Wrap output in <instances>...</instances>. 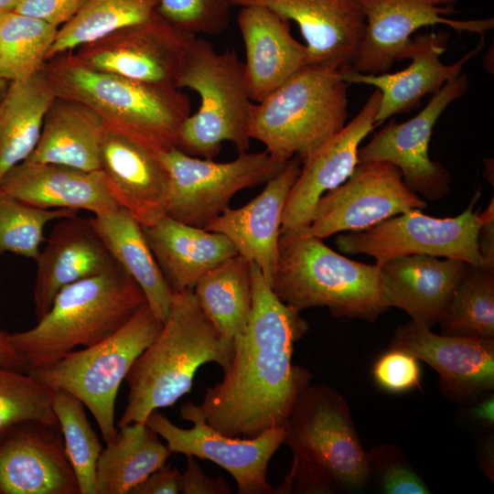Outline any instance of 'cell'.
I'll return each mask as SVG.
<instances>
[{
  "mask_svg": "<svg viewBox=\"0 0 494 494\" xmlns=\"http://www.w3.org/2000/svg\"><path fill=\"white\" fill-rule=\"evenodd\" d=\"M55 98L45 66L26 79L10 81L0 100V184L36 148Z\"/></svg>",
  "mask_w": 494,
  "mask_h": 494,
  "instance_id": "obj_31",
  "label": "cell"
},
{
  "mask_svg": "<svg viewBox=\"0 0 494 494\" xmlns=\"http://www.w3.org/2000/svg\"><path fill=\"white\" fill-rule=\"evenodd\" d=\"M301 164L298 157L291 158L254 199L242 208H229L204 228L226 236L238 254L260 267L269 285L277 263L286 199Z\"/></svg>",
  "mask_w": 494,
  "mask_h": 494,
  "instance_id": "obj_23",
  "label": "cell"
},
{
  "mask_svg": "<svg viewBox=\"0 0 494 494\" xmlns=\"http://www.w3.org/2000/svg\"><path fill=\"white\" fill-rule=\"evenodd\" d=\"M159 156L169 175L166 216L200 228L228 209L237 192L266 183L285 165L265 150L240 153L224 163L200 159L177 147Z\"/></svg>",
  "mask_w": 494,
  "mask_h": 494,
  "instance_id": "obj_10",
  "label": "cell"
},
{
  "mask_svg": "<svg viewBox=\"0 0 494 494\" xmlns=\"http://www.w3.org/2000/svg\"><path fill=\"white\" fill-rule=\"evenodd\" d=\"M90 219L113 260L137 283L153 313L164 322L174 292L152 252L142 225L120 206Z\"/></svg>",
  "mask_w": 494,
  "mask_h": 494,
  "instance_id": "obj_30",
  "label": "cell"
},
{
  "mask_svg": "<svg viewBox=\"0 0 494 494\" xmlns=\"http://www.w3.org/2000/svg\"><path fill=\"white\" fill-rule=\"evenodd\" d=\"M54 390L30 374L0 365V444L19 424H59L52 408Z\"/></svg>",
  "mask_w": 494,
  "mask_h": 494,
  "instance_id": "obj_38",
  "label": "cell"
},
{
  "mask_svg": "<svg viewBox=\"0 0 494 494\" xmlns=\"http://www.w3.org/2000/svg\"><path fill=\"white\" fill-rule=\"evenodd\" d=\"M35 261L33 301L38 320L49 310L60 289L116 264L91 219L78 215L60 219Z\"/></svg>",
  "mask_w": 494,
  "mask_h": 494,
  "instance_id": "obj_24",
  "label": "cell"
},
{
  "mask_svg": "<svg viewBox=\"0 0 494 494\" xmlns=\"http://www.w3.org/2000/svg\"><path fill=\"white\" fill-rule=\"evenodd\" d=\"M252 264L236 254L207 272L193 288L204 313L234 344L244 335L252 315Z\"/></svg>",
  "mask_w": 494,
  "mask_h": 494,
  "instance_id": "obj_33",
  "label": "cell"
},
{
  "mask_svg": "<svg viewBox=\"0 0 494 494\" xmlns=\"http://www.w3.org/2000/svg\"><path fill=\"white\" fill-rule=\"evenodd\" d=\"M100 170L113 199L142 227L152 226L166 216L169 175L159 154L107 129Z\"/></svg>",
  "mask_w": 494,
  "mask_h": 494,
  "instance_id": "obj_22",
  "label": "cell"
},
{
  "mask_svg": "<svg viewBox=\"0 0 494 494\" xmlns=\"http://www.w3.org/2000/svg\"><path fill=\"white\" fill-rule=\"evenodd\" d=\"M233 6H263L300 29L308 64L339 70L350 66L365 28L358 0H231Z\"/></svg>",
  "mask_w": 494,
  "mask_h": 494,
  "instance_id": "obj_21",
  "label": "cell"
},
{
  "mask_svg": "<svg viewBox=\"0 0 494 494\" xmlns=\"http://www.w3.org/2000/svg\"><path fill=\"white\" fill-rule=\"evenodd\" d=\"M87 0H19L15 12L43 20L58 28L69 22Z\"/></svg>",
  "mask_w": 494,
  "mask_h": 494,
  "instance_id": "obj_43",
  "label": "cell"
},
{
  "mask_svg": "<svg viewBox=\"0 0 494 494\" xmlns=\"http://www.w3.org/2000/svg\"><path fill=\"white\" fill-rule=\"evenodd\" d=\"M426 207L425 200L407 188L393 164L358 163L342 184L318 199L305 231L325 239L337 232L362 231L391 217Z\"/></svg>",
  "mask_w": 494,
  "mask_h": 494,
  "instance_id": "obj_13",
  "label": "cell"
},
{
  "mask_svg": "<svg viewBox=\"0 0 494 494\" xmlns=\"http://www.w3.org/2000/svg\"><path fill=\"white\" fill-rule=\"evenodd\" d=\"M0 365L9 368V369L25 372L22 360L11 342L10 334L5 331L1 328H0Z\"/></svg>",
  "mask_w": 494,
  "mask_h": 494,
  "instance_id": "obj_47",
  "label": "cell"
},
{
  "mask_svg": "<svg viewBox=\"0 0 494 494\" xmlns=\"http://www.w3.org/2000/svg\"><path fill=\"white\" fill-rule=\"evenodd\" d=\"M270 287L298 312L328 307L335 317L373 322L390 307L380 265L350 260L305 230L281 232Z\"/></svg>",
  "mask_w": 494,
  "mask_h": 494,
  "instance_id": "obj_6",
  "label": "cell"
},
{
  "mask_svg": "<svg viewBox=\"0 0 494 494\" xmlns=\"http://www.w3.org/2000/svg\"><path fill=\"white\" fill-rule=\"evenodd\" d=\"M0 188L27 204L47 209H83L97 215L119 206L101 170L63 165L24 161L7 172Z\"/></svg>",
  "mask_w": 494,
  "mask_h": 494,
  "instance_id": "obj_27",
  "label": "cell"
},
{
  "mask_svg": "<svg viewBox=\"0 0 494 494\" xmlns=\"http://www.w3.org/2000/svg\"><path fill=\"white\" fill-rule=\"evenodd\" d=\"M175 86L195 91L200 104L185 120L177 148L192 156L213 159L223 142L248 152V121L252 104L249 97L244 64L233 48L216 51L211 43L196 36L179 67Z\"/></svg>",
  "mask_w": 494,
  "mask_h": 494,
  "instance_id": "obj_8",
  "label": "cell"
},
{
  "mask_svg": "<svg viewBox=\"0 0 494 494\" xmlns=\"http://www.w3.org/2000/svg\"><path fill=\"white\" fill-rule=\"evenodd\" d=\"M107 127L88 105L56 96L42 125L38 145L25 160L100 170V154Z\"/></svg>",
  "mask_w": 494,
  "mask_h": 494,
  "instance_id": "obj_29",
  "label": "cell"
},
{
  "mask_svg": "<svg viewBox=\"0 0 494 494\" xmlns=\"http://www.w3.org/2000/svg\"><path fill=\"white\" fill-rule=\"evenodd\" d=\"M52 408L65 451L78 480L80 494H97L96 466L103 449L86 416L84 404L65 390H55Z\"/></svg>",
  "mask_w": 494,
  "mask_h": 494,
  "instance_id": "obj_37",
  "label": "cell"
},
{
  "mask_svg": "<svg viewBox=\"0 0 494 494\" xmlns=\"http://www.w3.org/2000/svg\"><path fill=\"white\" fill-rule=\"evenodd\" d=\"M252 309L220 381L206 389L199 408L229 436L252 438L283 427L311 373L293 364L295 343L308 330L300 312L283 303L252 264Z\"/></svg>",
  "mask_w": 494,
  "mask_h": 494,
  "instance_id": "obj_1",
  "label": "cell"
},
{
  "mask_svg": "<svg viewBox=\"0 0 494 494\" xmlns=\"http://www.w3.org/2000/svg\"><path fill=\"white\" fill-rule=\"evenodd\" d=\"M439 323L444 335L494 338V271L470 265Z\"/></svg>",
  "mask_w": 494,
  "mask_h": 494,
  "instance_id": "obj_36",
  "label": "cell"
},
{
  "mask_svg": "<svg viewBox=\"0 0 494 494\" xmlns=\"http://www.w3.org/2000/svg\"><path fill=\"white\" fill-rule=\"evenodd\" d=\"M146 303L137 283L116 263L110 270L70 284L30 329L10 334L25 372L109 338Z\"/></svg>",
  "mask_w": 494,
  "mask_h": 494,
  "instance_id": "obj_5",
  "label": "cell"
},
{
  "mask_svg": "<svg viewBox=\"0 0 494 494\" xmlns=\"http://www.w3.org/2000/svg\"><path fill=\"white\" fill-rule=\"evenodd\" d=\"M293 464L274 494H336L363 490L370 466L344 397L333 388L310 384L284 425Z\"/></svg>",
  "mask_w": 494,
  "mask_h": 494,
  "instance_id": "obj_3",
  "label": "cell"
},
{
  "mask_svg": "<svg viewBox=\"0 0 494 494\" xmlns=\"http://www.w3.org/2000/svg\"><path fill=\"white\" fill-rule=\"evenodd\" d=\"M162 326L145 303L109 338L27 373L54 391L65 390L80 399L92 413L107 444L118 432L114 416L120 385Z\"/></svg>",
  "mask_w": 494,
  "mask_h": 494,
  "instance_id": "obj_9",
  "label": "cell"
},
{
  "mask_svg": "<svg viewBox=\"0 0 494 494\" xmlns=\"http://www.w3.org/2000/svg\"><path fill=\"white\" fill-rule=\"evenodd\" d=\"M391 348L435 369L442 392L453 401L475 399L494 388V338L438 335L411 320L394 330Z\"/></svg>",
  "mask_w": 494,
  "mask_h": 494,
  "instance_id": "obj_17",
  "label": "cell"
},
{
  "mask_svg": "<svg viewBox=\"0 0 494 494\" xmlns=\"http://www.w3.org/2000/svg\"><path fill=\"white\" fill-rule=\"evenodd\" d=\"M466 75L446 81L415 116L404 123H387L364 146L358 163L390 162L396 166L407 188L421 198L438 200L448 194L450 176L428 155L434 126L448 105L468 90Z\"/></svg>",
  "mask_w": 494,
  "mask_h": 494,
  "instance_id": "obj_15",
  "label": "cell"
},
{
  "mask_svg": "<svg viewBox=\"0 0 494 494\" xmlns=\"http://www.w3.org/2000/svg\"><path fill=\"white\" fill-rule=\"evenodd\" d=\"M1 494H80L60 426L17 424L0 444Z\"/></svg>",
  "mask_w": 494,
  "mask_h": 494,
  "instance_id": "obj_19",
  "label": "cell"
},
{
  "mask_svg": "<svg viewBox=\"0 0 494 494\" xmlns=\"http://www.w3.org/2000/svg\"><path fill=\"white\" fill-rule=\"evenodd\" d=\"M171 454L145 423L119 428L98 458L97 494H130L150 474L166 465Z\"/></svg>",
  "mask_w": 494,
  "mask_h": 494,
  "instance_id": "obj_32",
  "label": "cell"
},
{
  "mask_svg": "<svg viewBox=\"0 0 494 494\" xmlns=\"http://www.w3.org/2000/svg\"><path fill=\"white\" fill-rule=\"evenodd\" d=\"M481 224L478 231V248L488 269L494 271V203L493 198L480 214Z\"/></svg>",
  "mask_w": 494,
  "mask_h": 494,
  "instance_id": "obj_46",
  "label": "cell"
},
{
  "mask_svg": "<svg viewBox=\"0 0 494 494\" xmlns=\"http://www.w3.org/2000/svg\"><path fill=\"white\" fill-rule=\"evenodd\" d=\"M365 17V28L351 67L365 74L388 72L404 59L412 35L427 26L443 24L457 33L485 38L494 27V18L456 20L457 0H358Z\"/></svg>",
  "mask_w": 494,
  "mask_h": 494,
  "instance_id": "obj_16",
  "label": "cell"
},
{
  "mask_svg": "<svg viewBox=\"0 0 494 494\" xmlns=\"http://www.w3.org/2000/svg\"><path fill=\"white\" fill-rule=\"evenodd\" d=\"M180 418L192 424L188 429L173 424L158 410L153 411L145 424L166 440L172 453L209 460L234 478L240 494H274L267 480L269 462L285 437V427L273 428L252 437H234L210 426L199 404L186 402Z\"/></svg>",
  "mask_w": 494,
  "mask_h": 494,
  "instance_id": "obj_12",
  "label": "cell"
},
{
  "mask_svg": "<svg viewBox=\"0 0 494 494\" xmlns=\"http://www.w3.org/2000/svg\"><path fill=\"white\" fill-rule=\"evenodd\" d=\"M152 252L174 293L193 290L207 272L238 254L221 233L167 216L143 227Z\"/></svg>",
  "mask_w": 494,
  "mask_h": 494,
  "instance_id": "obj_28",
  "label": "cell"
},
{
  "mask_svg": "<svg viewBox=\"0 0 494 494\" xmlns=\"http://www.w3.org/2000/svg\"><path fill=\"white\" fill-rule=\"evenodd\" d=\"M233 355L234 343L216 328L194 291L174 293L162 328L125 377L129 392L117 429L145 423L153 411L174 405L190 392L203 364L214 362L225 373Z\"/></svg>",
  "mask_w": 494,
  "mask_h": 494,
  "instance_id": "obj_2",
  "label": "cell"
},
{
  "mask_svg": "<svg viewBox=\"0 0 494 494\" xmlns=\"http://www.w3.org/2000/svg\"><path fill=\"white\" fill-rule=\"evenodd\" d=\"M58 29L15 11L0 15V76L15 81L40 70Z\"/></svg>",
  "mask_w": 494,
  "mask_h": 494,
  "instance_id": "obj_35",
  "label": "cell"
},
{
  "mask_svg": "<svg viewBox=\"0 0 494 494\" xmlns=\"http://www.w3.org/2000/svg\"><path fill=\"white\" fill-rule=\"evenodd\" d=\"M231 0H158L156 11L178 28L216 36L229 25Z\"/></svg>",
  "mask_w": 494,
  "mask_h": 494,
  "instance_id": "obj_40",
  "label": "cell"
},
{
  "mask_svg": "<svg viewBox=\"0 0 494 494\" xmlns=\"http://www.w3.org/2000/svg\"><path fill=\"white\" fill-rule=\"evenodd\" d=\"M237 23L247 91L252 102H260L308 64L307 48L293 37L290 21L268 8L242 6Z\"/></svg>",
  "mask_w": 494,
  "mask_h": 494,
  "instance_id": "obj_25",
  "label": "cell"
},
{
  "mask_svg": "<svg viewBox=\"0 0 494 494\" xmlns=\"http://www.w3.org/2000/svg\"><path fill=\"white\" fill-rule=\"evenodd\" d=\"M19 0H0V15L15 11Z\"/></svg>",
  "mask_w": 494,
  "mask_h": 494,
  "instance_id": "obj_49",
  "label": "cell"
},
{
  "mask_svg": "<svg viewBox=\"0 0 494 494\" xmlns=\"http://www.w3.org/2000/svg\"><path fill=\"white\" fill-rule=\"evenodd\" d=\"M370 477L376 476L381 492L387 494H429L416 469L402 450L392 445L382 444L368 452Z\"/></svg>",
  "mask_w": 494,
  "mask_h": 494,
  "instance_id": "obj_41",
  "label": "cell"
},
{
  "mask_svg": "<svg viewBox=\"0 0 494 494\" xmlns=\"http://www.w3.org/2000/svg\"><path fill=\"white\" fill-rule=\"evenodd\" d=\"M194 37L156 11L145 21L115 30L71 52L95 70L175 86L184 54Z\"/></svg>",
  "mask_w": 494,
  "mask_h": 494,
  "instance_id": "obj_14",
  "label": "cell"
},
{
  "mask_svg": "<svg viewBox=\"0 0 494 494\" xmlns=\"http://www.w3.org/2000/svg\"><path fill=\"white\" fill-rule=\"evenodd\" d=\"M381 266L389 306L404 310L429 328L442 318L470 264L458 259L410 254Z\"/></svg>",
  "mask_w": 494,
  "mask_h": 494,
  "instance_id": "obj_26",
  "label": "cell"
},
{
  "mask_svg": "<svg viewBox=\"0 0 494 494\" xmlns=\"http://www.w3.org/2000/svg\"><path fill=\"white\" fill-rule=\"evenodd\" d=\"M158 0H87L80 11L58 29L47 60L97 40L120 28L147 20Z\"/></svg>",
  "mask_w": 494,
  "mask_h": 494,
  "instance_id": "obj_34",
  "label": "cell"
},
{
  "mask_svg": "<svg viewBox=\"0 0 494 494\" xmlns=\"http://www.w3.org/2000/svg\"><path fill=\"white\" fill-rule=\"evenodd\" d=\"M479 195L478 190L456 217L440 219L411 209L368 229L339 234L336 246L343 253L372 256L378 265L404 255L425 254L488 269L478 248L480 212L473 211Z\"/></svg>",
  "mask_w": 494,
  "mask_h": 494,
  "instance_id": "obj_11",
  "label": "cell"
},
{
  "mask_svg": "<svg viewBox=\"0 0 494 494\" xmlns=\"http://www.w3.org/2000/svg\"><path fill=\"white\" fill-rule=\"evenodd\" d=\"M450 34L446 30L420 33L413 37L404 59L412 62L407 68L393 73L365 74L351 66L338 70L340 78L349 84L374 86L381 92L375 124L398 113H407L419 106L422 98L435 93L446 81L458 77L467 62L484 47V38L456 62L446 65L441 56L447 48Z\"/></svg>",
  "mask_w": 494,
  "mask_h": 494,
  "instance_id": "obj_18",
  "label": "cell"
},
{
  "mask_svg": "<svg viewBox=\"0 0 494 494\" xmlns=\"http://www.w3.org/2000/svg\"><path fill=\"white\" fill-rule=\"evenodd\" d=\"M76 215L71 209L31 206L0 188V256L11 252L36 260L46 242V225Z\"/></svg>",
  "mask_w": 494,
  "mask_h": 494,
  "instance_id": "obj_39",
  "label": "cell"
},
{
  "mask_svg": "<svg viewBox=\"0 0 494 494\" xmlns=\"http://www.w3.org/2000/svg\"><path fill=\"white\" fill-rule=\"evenodd\" d=\"M230 485L222 477H209L199 466L196 457L186 456V468L180 473L181 494H230Z\"/></svg>",
  "mask_w": 494,
  "mask_h": 494,
  "instance_id": "obj_44",
  "label": "cell"
},
{
  "mask_svg": "<svg viewBox=\"0 0 494 494\" xmlns=\"http://www.w3.org/2000/svg\"><path fill=\"white\" fill-rule=\"evenodd\" d=\"M473 415L476 419L489 425L494 422V398L493 395L485 398L474 409Z\"/></svg>",
  "mask_w": 494,
  "mask_h": 494,
  "instance_id": "obj_48",
  "label": "cell"
},
{
  "mask_svg": "<svg viewBox=\"0 0 494 494\" xmlns=\"http://www.w3.org/2000/svg\"><path fill=\"white\" fill-rule=\"evenodd\" d=\"M45 70L56 96L92 108L108 130L157 154L177 147L191 107L188 96L176 86L95 70L71 51L47 60Z\"/></svg>",
  "mask_w": 494,
  "mask_h": 494,
  "instance_id": "obj_4",
  "label": "cell"
},
{
  "mask_svg": "<svg viewBox=\"0 0 494 494\" xmlns=\"http://www.w3.org/2000/svg\"><path fill=\"white\" fill-rule=\"evenodd\" d=\"M179 477L178 469L164 465L150 474L130 494H177Z\"/></svg>",
  "mask_w": 494,
  "mask_h": 494,
  "instance_id": "obj_45",
  "label": "cell"
},
{
  "mask_svg": "<svg viewBox=\"0 0 494 494\" xmlns=\"http://www.w3.org/2000/svg\"><path fill=\"white\" fill-rule=\"evenodd\" d=\"M10 81L7 80L2 78L0 76V100L2 99L3 95L5 94Z\"/></svg>",
  "mask_w": 494,
  "mask_h": 494,
  "instance_id": "obj_50",
  "label": "cell"
},
{
  "mask_svg": "<svg viewBox=\"0 0 494 494\" xmlns=\"http://www.w3.org/2000/svg\"><path fill=\"white\" fill-rule=\"evenodd\" d=\"M348 87L338 70L306 65L262 102H252L249 137L281 163L295 156L304 163L346 124Z\"/></svg>",
  "mask_w": 494,
  "mask_h": 494,
  "instance_id": "obj_7",
  "label": "cell"
},
{
  "mask_svg": "<svg viewBox=\"0 0 494 494\" xmlns=\"http://www.w3.org/2000/svg\"><path fill=\"white\" fill-rule=\"evenodd\" d=\"M380 100L376 89L355 117L302 163L286 199L281 232L306 230L318 199L350 176L360 144L376 126Z\"/></svg>",
  "mask_w": 494,
  "mask_h": 494,
  "instance_id": "obj_20",
  "label": "cell"
},
{
  "mask_svg": "<svg viewBox=\"0 0 494 494\" xmlns=\"http://www.w3.org/2000/svg\"><path fill=\"white\" fill-rule=\"evenodd\" d=\"M372 372L378 385L388 392H402L419 387L418 360L403 349L391 348L375 362Z\"/></svg>",
  "mask_w": 494,
  "mask_h": 494,
  "instance_id": "obj_42",
  "label": "cell"
}]
</instances>
